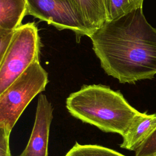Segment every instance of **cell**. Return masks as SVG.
<instances>
[{"instance_id":"4","label":"cell","mask_w":156,"mask_h":156,"mask_svg":"<svg viewBox=\"0 0 156 156\" xmlns=\"http://www.w3.org/2000/svg\"><path fill=\"white\" fill-rule=\"evenodd\" d=\"M40 40L34 23L22 24L0 59V94L35 61L39 60Z\"/></svg>"},{"instance_id":"2","label":"cell","mask_w":156,"mask_h":156,"mask_svg":"<svg viewBox=\"0 0 156 156\" xmlns=\"http://www.w3.org/2000/svg\"><path fill=\"white\" fill-rule=\"evenodd\" d=\"M66 107L74 118L104 132L125 134L140 112L119 91L101 84L84 85L66 98Z\"/></svg>"},{"instance_id":"9","label":"cell","mask_w":156,"mask_h":156,"mask_svg":"<svg viewBox=\"0 0 156 156\" xmlns=\"http://www.w3.org/2000/svg\"><path fill=\"white\" fill-rule=\"evenodd\" d=\"M92 34L107 21L102 0H75Z\"/></svg>"},{"instance_id":"11","label":"cell","mask_w":156,"mask_h":156,"mask_svg":"<svg viewBox=\"0 0 156 156\" xmlns=\"http://www.w3.org/2000/svg\"><path fill=\"white\" fill-rule=\"evenodd\" d=\"M65 156H125L110 148L97 144H80L76 142Z\"/></svg>"},{"instance_id":"13","label":"cell","mask_w":156,"mask_h":156,"mask_svg":"<svg viewBox=\"0 0 156 156\" xmlns=\"http://www.w3.org/2000/svg\"><path fill=\"white\" fill-rule=\"evenodd\" d=\"M16 30H9L0 29V59L7 50Z\"/></svg>"},{"instance_id":"6","label":"cell","mask_w":156,"mask_h":156,"mask_svg":"<svg viewBox=\"0 0 156 156\" xmlns=\"http://www.w3.org/2000/svg\"><path fill=\"white\" fill-rule=\"evenodd\" d=\"M54 108L44 94H40L37 102L35 119L28 143L18 156H48L50 126L53 119Z\"/></svg>"},{"instance_id":"8","label":"cell","mask_w":156,"mask_h":156,"mask_svg":"<svg viewBox=\"0 0 156 156\" xmlns=\"http://www.w3.org/2000/svg\"><path fill=\"white\" fill-rule=\"evenodd\" d=\"M27 13V0H0V29H17Z\"/></svg>"},{"instance_id":"12","label":"cell","mask_w":156,"mask_h":156,"mask_svg":"<svg viewBox=\"0 0 156 156\" xmlns=\"http://www.w3.org/2000/svg\"><path fill=\"white\" fill-rule=\"evenodd\" d=\"M135 156H156V130L135 151Z\"/></svg>"},{"instance_id":"3","label":"cell","mask_w":156,"mask_h":156,"mask_svg":"<svg viewBox=\"0 0 156 156\" xmlns=\"http://www.w3.org/2000/svg\"><path fill=\"white\" fill-rule=\"evenodd\" d=\"M48 74L40 60L34 62L0 94V127L11 131L31 101L45 90Z\"/></svg>"},{"instance_id":"1","label":"cell","mask_w":156,"mask_h":156,"mask_svg":"<svg viewBox=\"0 0 156 156\" xmlns=\"http://www.w3.org/2000/svg\"><path fill=\"white\" fill-rule=\"evenodd\" d=\"M90 38L102 68L120 83H134L156 74V28L146 20L143 5L106 21Z\"/></svg>"},{"instance_id":"5","label":"cell","mask_w":156,"mask_h":156,"mask_svg":"<svg viewBox=\"0 0 156 156\" xmlns=\"http://www.w3.org/2000/svg\"><path fill=\"white\" fill-rule=\"evenodd\" d=\"M27 15L54 26L58 30L74 32L77 40L92 32L75 0H27Z\"/></svg>"},{"instance_id":"14","label":"cell","mask_w":156,"mask_h":156,"mask_svg":"<svg viewBox=\"0 0 156 156\" xmlns=\"http://www.w3.org/2000/svg\"><path fill=\"white\" fill-rule=\"evenodd\" d=\"M10 133L0 127V156H11L9 139Z\"/></svg>"},{"instance_id":"10","label":"cell","mask_w":156,"mask_h":156,"mask_svg":"<svg viewBox=\"0 0 156 156\" xmlns=\"http://www.w3.org/2000/svg\"><path fill=\"white\" fill-rule=\"evenodd\" d=\"M107 21L118 19L143 5V0H102Z\"/></svg>"},{"instance_id":"7","label":"cell","mask_w":156,"mask_h":156,"mask_svg":"<svg viewBox=\"0 0 156 156\" xmlns=\"http://www.w3.org/2000/svg\"><path fill=\"white\" fill-rule=\"evenodd\" d=\"M156 130V115L140 113L122 136L121 148L135 151Z\"/></svg>"}]
</instances>
